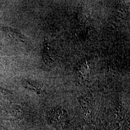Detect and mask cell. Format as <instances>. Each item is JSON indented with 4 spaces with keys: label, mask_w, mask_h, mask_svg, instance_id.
Returning <instances> with one entry per match:
<instances>
[{
    "label": "cell",
    "mask_w": 130,
    "mask_h": 130,
    "mask_svg": "<svg viewBox=\"0 0 130 130\" xmlns=\"http://www.w3.org/2000/svg\"><path fill=\"white\" fill-rule=\"evenodd\" d=\"M48 120L52 127L56 130H63L67 124L68 115L65 109L56 107L49 112Z\"/></svg>",
    "instance_id": "1"
}]
</instances>
